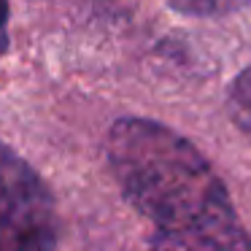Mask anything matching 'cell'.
Listing matches in <instances>:
<instances>
[{
  "label": "cell",
  "instance_id": "obj_1",
  "mask_svg": "<svg viewBox=\"0 0 251 251\" xmlns=\"http://www.w3.org/2000/svg\"><path fill=\"white\" fill-rule=\"evenodd\" d=\"M105 154L122 195L151 222V251H251L224 181L181 132L125 116L111 125Z\"/></svg>",
  "mask_w": 251,
  "mask_h": 251
},
{
  "label": "cell",
  "instance_id": "obj_2",
  "mask_svg": "<svg viewBox=\"0 0 251 251\" xmlns=\"http://www.w3.org/2000/svg\"><path fill=\"white\" fill-rule=\"evenodd\" d=\"M0 251H60L49 186L6 143H0Z\"/></svg>",
  "mask_w": 251,
  "mask_h": 251
},
{
  "label": "cell",
  "instance_id": "obj_3",
  "mask_svg": "<svg viewBox=\"0 0 251 251\" xmlns=\"http://www.w3.org/2000/svg\"><path fill=\"white\" fill-rule=\"evenodd\" d=\"M227 103H229V116L240 127L246 138L251 141V65L243 68L232 78L227 89Z\"/></svg>",
  "mask_w": 251,
  "mask_h": 251
},
{
  "label": "cell",
  "instance_id": "obj_4",
  "mask_svg": "<svg viewBox=\"0 0 251 251\" xmlns=\"http://www.w3.org/2000/svg\"><path fill=\"white\" fill-rule=\"evenodd\" d=\"M176 11L186 14V17H227V14L240 11L243 6H249V0H168Z\"/></svg>",
  "mask_w": 251,
  "mask_h": 251
},
{
  "label": "cell",
  "instance_id": "obj_5",
  "mask_svg": "<svg viewBox=\"0 0 251 251\" xmlns=\"http://www.w3.org/2000/svg\"><path fill=\"white\" fill-rule=\"evenodd\" d=\"M6 22H8V0H0V54L8 49V30H6Z\"/></svg>",
  "mask_w": 251,
  "mask_h": 251
}]
</instances>
